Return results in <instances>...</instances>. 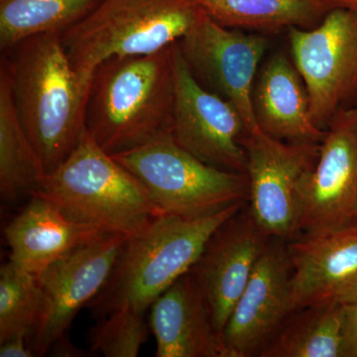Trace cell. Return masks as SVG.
I'll list each match as a JSON object with an SVG mask.
<instances>
[{
  "label": "cell",
  "mask_w": 357,
  "mask_h": 357,
  "mask_svg": "<svg viewBox=\"0 0 357 357\" xmlns=\"http://www.w3.org/2000/svg\"><path fill=\"white\" fill-rule=\"evenodd\" d=\"M225 27L276 34L292 27L312 29L330 11L319 0H196Z\"/></svg>",
  "instance_id": "20"
},
{
  "label": "cell",
  "mask_w": 357,
  "mask_h": 357,
  "mask_svg": "<svg viewBox=\"0 0 357 357\" xmlns=\"http://www.w3.org/2000/svg\"><path fill=\"white\" fill-rule=\"evenodd\" d=\"M102 0H0L2 53L31 37L62 34L88 16Z\"/></svg>",
  "instance_id": "22"
},
{
  "label": "cell",
  "mask_w": 357,
  "mask_h": 357,
  "mask_svg": "<svg viewBox=\"0 0 357 357\" xmlns=\"http://www.w3.org/2000/svg\"><path fill=\"white\" fill-rule=\"evenodd\" d=\"M248 203L199 218L163 215L129 239L109 280L88 307L96 319L117 310L144 314L167 288L198 261L211 234Z\"/></svg>",
  "instance_id": "4"
},
{
  "label": "cell",
  "mask_w": 357,
  "mask_h": 357,
  "mask_svg": "<svg viewBox=\"0 0 357 357\" xmlns=\"http://www.w3.org/2000/svg\"><path fill=\"white\" fill-rule=\"evenodd\" d=\"M35 356L30 347L28 338L16 337L0 342V357H33Z\"/></svg>",
  "instance_id": "26"
},
{
  "label": "cell",
  "mask_w": 357,
  "mask_h": 357,
  "mask_svg": "<svg viewBox=\"0 0 357 357\" xmlns=\"http://www.w3.org/2000/svg\"><path fill=\"white\" fill-rule=\"evenodd\" d=\"M269 239L246 204L213 231L192 266L220 337Z\"/></svg>",
  "instance_id": "14"
},
{
  "label": "cell",
  "mask_w": 357,
  "mask_h": 357,
  "mask_svg": "<svg viewBox=\"0 0 357 357\" xmlns=\"http://www.w3.org/2000/svg\"><path fill=\"white\" fill-rule=\"evenodd\" d=\"M175 44L147 55L115 56L91 76L86 128L110 155L170 132Z\"/></svg>",
  "instance_id": "2"
},
{
  "label": "cell",
  "mask_w": 357,
  "mask_h": 357,
  "mask_svg": "<svg viewBox=\"0 0 357 357\" xmlns=\"http://www.w3.org/2000/svg\"><path fill=\"white\" fill-rule=\"evenodd\" d=\"M287 241L270 237L220 337L222 357L260 356L292 312Z\"/></svg>",
  "instance_id": "12"
},
{
  "label": "cell",
  "mask_w": 357,
  "mask_h": 357,
  "mask_svg": "<svg viewBox=\"0 0 357 357\" xmlns=\"http://www.w3.org/2000/svg\"><path fill=\"white\" fill-rule=\"evenodd\" d=\"M112 157L139 181L165 215L208 217L249 201L248 174L204 163L181 147L170 132Z\"/></svg>",
  "instance_id": "6"
},
{
  "label": "cell",
  "mask_w": 357,
  "mask_h": 357,
  "mask_svg": "<svg viewBox=\"0 0 357 357\" xmlns=\"http://www.w3.org/2000/svg\"><path fill=\"white\" fill-rule=\"evenodd\" d=\"M241 143L248 156L251 215L267 236L297 238L321 143L286 142L260 128L245 131Z\"/></svg>",
  "instance_id": "7"
},
{
  "label": "cell",
  "mask_w": 357,
  "mask_h": 357,
  "mask_svg": "<svg viewBox=\"0 0 357 357\" xmlns=\"http://www.w3.org/2000/svg\"><path fill=\"white\" fill-rule=\"evenodd\" d=\"M150 309L157 357H222L220 335L191 270L167 288Z\"/></svg>",
  "instance_id": "16"
},
{
  "label": "cell",
  "mask_w": 357,
  "mask_h": 357,
  "mask_svg": "<svg viewBox=\"0 0 357 357\" xmlns=\"http://www.w3.org/2000/svg\"><path fill=\"white\" fill-rule=\"evenodd\" d=\"M48 354H53L55 356H86L84 351L77 349L74 345L70 344V340L67 337H63L55 342L49 351Z\"/></svg>",
  "instance_id": "27"
},
{
  "label": "cell",
  "mask_w": 357,
  "mask_h": 357,
  "mask_svg": "<svg viewBox=\"0 0 357 357\" xmlns=\"http://www.w3.org/2000/svg\"><path fill=\"white\" fill-rule=\"evenodd\" d=\"M288 38L312 121L326 130L338 110L354 107L357 100V13L332 9L312 29L290 28Z\"/></svg>",
  "instance_id": "8"
},
{
  "label": "cell",
  "mask_w": 357,
  "mask_h": 357,
  "mask_svg": "<svg viewBox=\"0 0 357 357\" xmlns=\"http://www.w3.org/2000/svg\"><path fill=\"white\" fill-rule=\"evenodd\" d=\"M344 357H357V302L347 306Z\"/></svg>",
  "instance_id": "25"
},
{
  "label": "cell",
  "mask_w": 357,
  "mask_h": 357,
  "mask_svg": "<svg viewBox=\"0 0 357 357\" xmlns=\"http://www.w3.org/2000/svg\"><path fill=\"white\" fill-rule=\"evenodd\" d=\"M248 130L238 109L204 88L192 76L175 45V96L170 133L188 152L208 165L248 174L241 143Z\"/></svg>",
  "instance_id": "10"
},
{
  "label": "cell",
  "mask_w": 357,
  "mask_h": 357,
  "mask_svg": "<svg viewBox=\"0 0 357 357\" xmlns=\"http://www.w3.org/2000/svg\"><path fill=\"white\" fill-rule=\"evenodd\" d=\"M32 196L55 204L75 222L129 238L165 215L139 181L86 128L69 156L44 176Z\"/></svg>",
  "instance_id": "3"
},
{
  "label": "cell",
  "mask_w": 357,
  "mask_h": 357,
  "mask_svg": "<svg viewBox=\"0 0 357 357\" xmlns=\"http://www.w3.org/2000/svg\"><path fill=\"white\" fill-rule=\"evenodd\" d=\"M3 54L17 114L45 172L50 173L86 128L89 86L73 69L59 33L26 39Z\"/></svg>",
  "instance_id": "1"
},
{
  "label": "cell",
  "mask_w": 357,
  "mask_h": 357,
  "mask_svg": "<svg viewBox=\"0 0 357 357\" xmlns=\"http://www.w3.org/2000/svg\"><path fill=\"white\" fill-rule=\"evenodd\" d=\"M347 306L326 305L296 310L260 357H344Z\"/></svg>",
  "instance_id": "21"
},
{
  "label": "cell",
  "mask_w": 357,
  "mask_h": 357,
  "mask_svg": "<svg viewBox=\"0 0 357 357\" xmlns=\"http://www.w3.org/2000/svg\"><path fill=\"white\" fill-rule=\"evenodd\" d=\"M203 11L196 0H102L61 39L77 77L91 86L103 61L162 51L180 41Z\"/></svg>",
  "instance_id": "5"
},
{
  "label": "cell",
  "mask_w": 357,
  "mask_h": 357,
  "mask_svg": "<svg viewBox=\"0 0 357 357\" xmlns=\"http://www.w3.org/2000/svg\"><path fill=\"white\" fill-rule=\"evenodd\" d=\"M258 128L276 139L321 143L326 130L312 121L307 88L287 54L278 52L260 70L252 95Z\"/></svg>",
  "instance_id": "18"
},
{
  "label": "cell",
  "mask_w": 357,
  "mask_h": 357,
  "mask_svg": "<svg viewBox=\"0 0 357 357\" xmlns=\"http://www.w3.org/2000/svg\"><path fill=\"white\" fill-rule=\"evenodd\" d=\"M178 46L195 79L238 109L246 131L259 128L252 95L258 68L269 48L266 35L225 27L203 11Z\"/></svg>",
  "instance_id": "9"
},
{
  "label": "cell",
  "mask_w": 357,
  "mask_h": 357,
  "mask_svg": "<svg viewBox=\"0 0 357 357\" xmlns=\"http://www.w3.org/2000/svg\"><path fill=\"white\" fill-rule=\"evenodd\" d=\"M45 309L36 276L8 261L0 268V342L32 337Z\"/></svg>",
  "instance_id": "23"
},
{
  "label": "cell",
  "mask_w": 357,
  "mask_h": 357,
  "mask_svg": "<svg viewBox=\"0 0 357 357\" xmlns=\"http://www.w3.org/2000/svg\"><path fill=\"white\" fill-rule=\"evenodd\" d=\"M103 236L37 196L30 197L29 203L4 229L9 261L35 276L74 249Z\"/></svg>",
  "instance_id": "17"
},
{
  "label": "cell",
  "mask_w": 357,
  "mask_h": 357,
  "mask_svg": "<svg viewBox=\"0 0 357 357\" xmlns=\"http://www.w3.org/2000/svg\"><path fill=\"white\" fill-rule=\"evenodd\" d=\"M129 237L105 234L79 246L37 275L43 293V317L29 340L35 356L48 354L73 321L100 292Z\"/></svg>",
  "instance_id": "11"
},
{
  "label": "cell",
  "mask_w": 357,
  "mask_h": 357,
  "mask_svg": "<svg viewBox=\"0 0 357 357\" xmlns=\"http://www.w3.org/2000/svg\"><path fill=\"white\" fill-rule=\"evenodd\" d=\"M46 175L14 102L6 60L0 66V194L7 204L31 197Z\"/></svg>",
  "instance_id": "19"
},
{
  "label": "cell",
  "mask_w": 357,
  "mask_h": 357,
  "mask_svg": "<svg viewBox=\"0 0 357 357\" xmlns=\"http://www.w3.org/2000/svg\"><path fill=\"white\" fill-rule=\"evenodd\" d=\"M292 311L357 302V225L287 241Z\"/></svg>",
  "instance_id": "15"
},
{
  "label": "cell",
  "mask_w": 357,
  "mask_h": 357,
  "mask_svg": "<svg viewBox=\"0 0 357 357\" xmlns=\"http://www.w3.org/2000/svg\"><path fill=\"white\" fill-rule=\"evenodd\" d=\"M330 10L335 8L347 9L357 13V0H319Z\"/></svg>",
  "instance_id": "28"
},
{
  "label": "cell",
  "mask_w": 357,
  "mask_h": 357,
  "mask_svg": "<svg viewBox=\"0 0 357 357\" xmlns=\"http://www.w3.org/2000/svg\"><path fill=\"white\" fill-rule=\"evenodd\" d=\"M326 130L309 178L301 236L357 225V105L338 110Z\"/></svg>",
  "instance_id": "13"
},
{
  "label": "cell",
  "mask_w": 357,
  "mask_h": 357,
  "mask_svg": "<svg viewBox=\"0 0 357 357\" xmlns=\"http://www.w3.org/2000/svg\"><path fill=\"white\" fill-rule=\"evenodd\" d=\"M150 331L144 314L117 310L98 319L91 328V351L100 352L105 357H136L147 342Z\"/></svg>",
  "instance_id": "24"
}]
</instances>
